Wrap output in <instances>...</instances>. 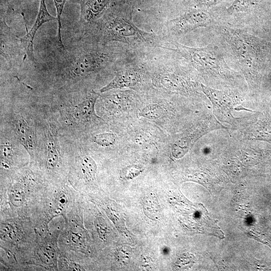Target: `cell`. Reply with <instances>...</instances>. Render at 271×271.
<instances>
[{"label": "cell", "mask_w": 271, "mask_h": 271, "mask_svg": "<svg viewBox=\"0 0 271 271\" xmlns=\"http://www.w3.org/2000/svg\"><path fill=\"white\" fill-rule=\"evenodd\" d=\"M224 0H195L194 5L196 8L205 10L209 8L215 6Z\"/></svg>", "instance_id": "83f0119b"}, {"label": "cell", "mask_w": 271, "mask_h": 271, "mask_svg": "<svg viewBox=\"0 0 271 271\" xmlns=\"http://www.w3.org/2000/svg\"><path fill=\"white\" fill-rule=\"evenodd\" d=\"M63 224V222L59 223L53 230L49 229L43 233L38 232L36 242L27 263V269L34 266L40 270H58L60 254L58 238Z\"/></svg>", "instance_id": "9c48e42d"}, {"label": "cell", "mask_w": 271, "mask_h": 271, "mask_svg": "<svg viewBox=\"0 0 271 271\" xmlns=\"http://www.w3.org/2000/svg\"><path fill=\"white\" fill-rule=\"evenodd\" d=\"M80 7V18L76 26L77 33L98 19L108 7L109 0H74Z\"/></svg>", "instance_id": "2e32d148"}, {"label": "cell", "mask_w": 271, "mask_h": 271, "mask_svg": "<svg viewBox=\"0 0 271 271\" xmlns=\"http://www.w3.org/2000/svg\"><path fill=\"white\" fill-rule=\"evenodd\" d=\"M1 58L10 66L20 65L27 58L20 38L14 34L4 19L1 20Z\"/></svg>", "instance_id": "7c38bea8"}, {"label": "cell", "mask_w": 271, "mask_h": 271, "mask_svg": "<svg viewBox=\"0 0 271 271\" xmlns=\"http://www.w3.org/2000/svg\"><path fill=\"white\" fill-rule=\"evenodd\" d=\"M1 270H27L38 237L30 217L0 218Z\"/></svg>", "instance_id": "277c9868"}, {"label": "cell", "mask_w": 271, "mask_h": 271, "mask_svg": "<svg viewBox=\"0 0 271 271\" xmlns=\"http://www.w3.org/2000/svg\"><path fill=\"white\" fill-rule=\"evenodd\" d=\"M35 68L53 72L66 82L80 80L115 65L131 51L118 43L101 44L78 39L62 46L56 37L50 38Z\"/></svg>", "instance_id": "6da1fadb"}, {"label": "cell", "mask_w": 271, "mask_h": 271, "mask_svg": "<svg viewBox=\"0 0 271 271\" xmlns=\"http://www.w3.org/2000/svg\"><path fill=\"white\" fill-rule=\"evenodd\" d=\"M159 48L179 54L200 73L206 76L228 78L232 73L220 50L213 45L191 47L173 40L162 38Z\"/></svg>", "instance_id": "52a82bcc"}, {"label": "cell", "mask_w": 271, "mask_h": 271, "mask_svg": "<svg viewBox=\"0 0 271 271\" xmlns=\"http://www.w3.org/2000/svg\"><path fill=\"white\" fill-rule=\"evenodd\" d=\"M213 22V19L208 12L198 8L191 9L183 14L172 19L165 24V37L183 36L201 27L207 26Z\"/></svg>", "instance_id": "8fae6325"}, {"label": "cell", "mask_w": 271, "mask_h": 271, "mask_svg": "<svg viewBox=\"0 0 271 271\" xmlns=\"http://www.w3.org/2000/svg\"><path fill=\"white\" fill-rule=\"evenodd\" d=\"M93 227L98 238L103 242H106L109 238L110 230L104 218L99 215L94 217L93 220Z\"/></svg>", "instance_id": "7402d4cb"}, {"label": "cell", "mask_w": 271, "mask_h": 271, "mask_svg": "<svg viewBox=\"0 0 271 271\" xmlns=\"http://www.w3.org/2000/svg\"><path fill=\"white\" fill-rule=\"evenodd\" d=\"M188 140L182 139L175 143L172 148V154L176 158H180L188 151Z\"/></svg>", "instance_id": "484cf974"}, {"label": "cell", "mask_w": 271, "mask_h": 271, "mask_svg": "<svg viewBox=\"0 0 271 271\" xmlns=\"http://www.w3.org/2000/svg\"><path fill=\"white\" fill-rule=\"evenodd\" d=\"M132 13L129 3L113 4L98 19L77 32L78 39L101 44L119 43L138 53L158 47L161 37L138 28L132 21Z\"/></svg>", "instance_id": "7a4b0ae2"}, {"label": "cell", "mask_w": 271, "mask_h": 271, "mask_svg": "<svg viewBox=\"0 0 271 271\" xmlns=\"http://www.w3.org/2000/svg\"><path fill=\"white\" fill-rule=\"evenodd\" d=\"M66 1L67 0H53L56 10V17L58 24L57 33L55 37L58 43L62 45H63L64 43L61 36V16Z\"/></svg>", "instance_id": "cb8c5ba5"}, {"label": "cell", "mask_w": 271, "mask_h": 271, "mask_svg": "<svg viewBox=\"0 0 271 271\" xmlns=\"http://www.w3.org/2000/svg\"><path fill=\"white\" fill-rule=\"evenodd\" d=\"M57 20V17L50 15L47 9L45 0H40L39 10L35 23L30 31L26 25V34L21 37V40L24 47L26 56L32 63H35L36 58L34 52V40L37 31L45 23Z\"/></svg>", "instance_id": "9a60e30c"}, {"label": "cell", "mask_w": 271, "mask_h": 271, "mask_svg": "<svg viewBox=\"0 0 271 271\" xmlns=\"http://www.w3.org/2000/svg\"><path fill=\"white\" fill-rule=\"evenodd\" d=\"M63 220L58 238L60 253L86 264V259L92 254V248L83 221L81 195Z\"/></svg>", "instance_id": "8992f818"}, {"label": "cell", "mask_w": 271, "mask_h": 271, "mask_svg": "<svg viewBox=\"0 0 271 271\" xmlns=\"http://www.w3.org/2000/svg\"><path fill=\"white\" fill-rule=\"evenodd\" d=\"M139 53H129L119 60L121 67L114 78L99 90L100 92L115 88L134 87L140 84L144 75L146 62L140 58Z\"/></svg>", "instance_id": "30bf717a"}, {"label": "cell", "mask_w": 271, "mask_h": 271, "mask_svg": "<svg viewBox=\"0 0 271 271\" xmlns=\"http://www.w3.org/2000/svg\"><path fill=\"white\" fill-rule=\"evenodd\" d=\"M98 94L91 92L89 93L85 99L75 106L74 116L80 119L86 120L91 115L94 114V104Z\"/></svg>", "instance_id": "ac0fdd59"}, {"label": "cell", "mask_w": 271, "mask_h": 271, "mask_svg": "<svg viewBox=\"0 0 271 271\" xmlns=\"http://www.w3.org/2000/svg\"><path fill=\"white\" fill-rule=\"evenodd\" d=\"M163 109L158 104H149L145 107L140 113L144 117L154 119L160 117L163 113Z\"/></svg>", "instance_id": "d4e9b609"}, {"label": "cell", "mask_w": 271, "mask_h": 271, "mask_svg": "<svg viewBox=\"0 0 271 271\" xmlns=\"http://www.w3.org/2000/svg\"><path fill=\"white\" fill-rule=\"evenodd\" d=\"M46 164L47 169L50 171L58 170L61 164L59 153L54 144L51 142H49L48 145Z\"/></svg>", "instance_id": "ffe728a7"}, {"label": "cell", "mask_w": 271, "mask_h": 271, "mask_svg": "<svg viewBox=\"0 0 271 271\" xmlns=\"http://www.w3.org/2000/svg\"><path fill=\"white\" fill-rule=\"evenodd\" d=\"M1 164L6 170H10L15 166L14 154L12 147L9 143H5L1 146Z\"/></svg>", "instance_id": "603a6c76"}, {"label": "cell", "mask_w": 271, "mask_h": 271, "mask_svg": "<svg viewBox=\"0 0 271 271\" xmlns=\"http://www.w3.org/2000/svg\"><path fill=\"white\" fill-rule=\"evenodd\" d=\"M93 141L101 146H109L115 142V136L111 133H102L95 136L93 138Z\"/></svg>", "instance_id": "4316f807"}, {"label": "cell", "mask_w": 271, "mask_h": 271, "mask_svg": "<svg viewBox=\"0 0 271 271\" xmlns=\"http://www.w3.org/2000/svg\"><path fill=\"white\" fill-rule=\"evenodd\" d=\"M219 33L229 52L248 79L255 74L257 43L256 39L244 31L227 26L218 27Z\"/></svg>", "instance_id": "ba28073f"}, {"label": "cell", "mask_w": 271, "mask_h": 271, "mask_svg": "<svg viewBox=\"0 0 271 271\" xmlns=\"http://www.w3.org/2000/svg\"><path fill=\"white\" fill-rule=\"evenodd\" d=\"M255 5L254 0H234L230 6L226 9L225 14L231 18H241L247 16Z\"/></svg>", "instance_id": "d6986e66"}, {"label": "cell", "mask_w": 271, "mask_h": 271, "mask_svg": "<svg viewBox=\"0 0 271 271\" xmlns=\"http://www.w3.org/2000/svg\"><path fill=\"white\" fill-rule=\"evenodd\" d=\"M86 264L79 261L70 259L61 254L59 255L58 260V270H85Z\"/></svg>", "instance_id": "44dd1931"}, {"label": "cell", "mask_w": 271, "mask_h": 271, "mask_svg": "<svg viewBox=\"0 0 271 271\" xmlns=\"http://www.w3.org/2000/svg\"><path fill=\"white\" fill-rule=\"evenodd\" d=\"M203 92L211 101L216 116L223 121L228 122L232 117L231 110L235 99L231 94L216 90L201 84Z\"/></svg>", "instance_id": "5bb4252c"}, {"label": "cell", "mask_w": 271, "mask_h": 271, "mask_svg": "<svg viewBox=\"0 0 271 271\" xmlns=\"http://www.w3.org/2000/svg\"><path fill=\"white\" fill-rule=\"evenodd\" d=\"M15 132L20 142L29 152L31 160L33 158V152L36 145L34 131L26 121L20 119L15 123Z\"/></svg>", "instance_id": "e0dca14e"}, {"label": "cell", "mask_w": 271, "mask_h": 271, "mask_svg": "<svg viewBox=\"0 0 271 271\" xmlns=\"http://www.w3.org/2000/svg\"><path fill=\"white\" fill-rule=\"evenodd\" d=\"M49 183L39 174L27 169L1 183L0 218L31 217Z\"/></svg>", "instance_id": "3957f363"}, {"label": "cell", "mask_w": 271, "mask_h": 271, "mask_svg": "<svg viewBox=\"0 0 271 271\" xmlns=\"http://www.w3.org/2000/svg\"><path fill=\"white\" fill-rule=\"evenodd\" d=\"M80 196L69 182L49 183L30 217L37 231H48L55 217L64 219Z\"/></svg>", "instance_id": "5b68a950"}, {"label": "cell", "mask_w": 271, "mask_h": 271, "mask_svg": "<svg viewBox=\"0 0 271 271\" xmlns=\"http://www.w3.org/2000/svg\"><path fill=\"white\" fill-rule=\"evenodd\" d=\"M177 70H172L171 66L163 65L159 68L156 74V79L167 88L179 92H189L193 91L194 85L189 78Z\"/></svg>", "instance_id": "4fadbf2b"}]
</instances>
